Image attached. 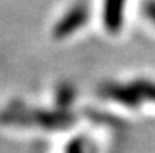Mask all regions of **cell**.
<instances>
[{"mask_svg": "<svg viewBox=\"0 0 155 153\" xmlns=\"http://www.w3.org/2000/svg\"><path fill=\"white\" fill-rule=\"evenodd\" d=\"M89 18V9L84 5H75L74 8H71L54 26L53 30V36L57 39L66 38L69 35H72L75 30H78Z\"/></svg>", "mask_w": 155, "mask_h": 153, "instance_id": "6da1fadb", "label": "cell"}, {"mask_svg": "<svg viewBox=\"0 0 155 153\" xmlns=\"http://www.w3.org/2000/svg\"><path fill=\"white\" fill-rule=\"evenodd\" d=\"M29 120L30 125H36L45 129H66L74 122L75 117L69 114L66 110H57V111H48V110H38V111H29Z\"/></svg>", "mask_w": 155, "mask_h": 153, "instance_id": "7a4b0ae2", "label": "cell"}, {"mask_svg": "<svg viewBox=\"0 0 155 153\" xmlns=\"http://www.w3.org/2000/svg\"><path fill=\"white\" fill-rule=\"evenodd\" d=\"M100 92L105 98L114 99L116 102L124 104V105L131 107V108L139 107L140 102H142L140 93L137 92V89L133 84L124 86V84H119V83H107L100 89Z\"/></svg>", "mask_w": 155, "mask_h": 153, "instance_id": "3957f363", "label": "cell"}, {"mask_svg": "<svg viewBox=\"0 0 155 153\" xmlns=\"http://www.w3.org/2000/svg\"><path fill=\"white\" fill-rule=\"evenodd\" d=\"M125 0H104L103 20L108 33H117L124 26Z\"/></svg>", "mask_w": 155, "mask_h": 153, "instance_id": "277c9868", "label": "cell"}, {"mask_svg": "<svg viewBox=\"0 0 155 153\" xmlns=\"http://www.w3.org/2000/svg\"><path fill=\"white\" fill-rule=\"evenodd\" d=\"M74 98H75V90L69 84H62L56 92V101H57V105L62 110H66L72 104Z\"/></svg>", "mask_w": 155, "mask_h": 153, "instance_id": "5b68a950", "label": "cell"}, {"mask_svg": "<svg viewBox=\"0 0 155 153\" xmlns=\"http://www.w3.org/2000/svg\"><path fill=\"white\" fill-rule=\"evenodd\" d=\"M133 86L137 89L142 98H146L149 101L155 102V83L148 81V80H136Z\"/></svg>", "mask_w": 155, "mask_h": 153, "instance_id": "8992f818", "label": "cell"}, {"mask_svg": "<svg viewBox=\"0 0 155 153\" xmlns=\"http://www.w3.org/2000/svg\"><path fill=\"white\" fill-rule=\"evenodd\" d=\"M65 153H89L87 152V141L84 138H75L66 146Z\"/></svg>", "mask_w": 155, "mask_h": 153, "instance_id": "52a82bcc", "label": "cell"}, {"mask_svg": "<svg viewBox=\"0 0 155 153\" xmlns=\"http://www.w3.org/2000/svg\"><path fill=\"white\" fill-rule=\"evenodd\" d=\"M143 11H145V15L155 24V0L146 2L145 6H143Z\"/></svg>", "mask_w": 155, "mask_h": 153, "instance_id": "ba28073f", "label": "cell"}]
</instances>
